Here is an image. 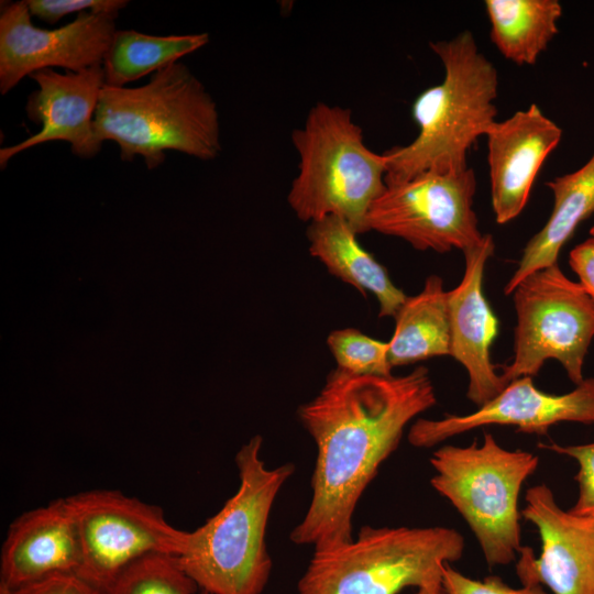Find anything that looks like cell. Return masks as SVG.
<instances>
[{"label": "cell", "mask_w": 594, "mask_h": 594, "mask_svg": "<svg viewBox=\"0 0 594 594\" xmlns=\"http://www.w3.org/2000/svg\"><path fill=\"white\" fill-rule=\"evenodd\" d=\"M437 403L425 366L400 376L353 375L333 370L321 391L298 409L317 448L311 498L292 542L314 551L353 540L356 505L406 426Z\"/></svg>", "instance_id": "1"}, {"label": "cell", "mask_w": 594, "mask_h": 594, "mask_svg": "<svg viewBox=\"0 0 594 594\" xmlns=\"http://www.w3.org/2000/svg\"><path fill=\"white\" fill-rule=\"evenodd\" d=\"M429 45L443 64L444 77L413 103L419 128L415 140L385 152L386 185L428 170H465L469 150L496 121L497 70L479 51L473 34L463 31Z\"/></svg>", "instance_id": "2"}, {"label": "cell", "mask_w": 594, "mask_h": 594, "mask_svg": "<svg viewBox=\"0 0 594 594\" xmlns=\"http://www.w3.org/2000/svg\"><path fill=\"white\" fill-rule=\"evenodd\" d=\"M263 438L249 439L235 454L239 487L220 510L188 532L185 552L175 557L201 591L209 594H262L273 562L266 528L274 502L296 466L268 468Z\"/></svg>", "instance_id": "3"}, {"label": "cell", "mask_w": 594, "mask_h": 594, "mask_svg": "<svg viewBox=\"0 0 594 594\" xmlns=\"http://www.w3.org/2000/svg\"><path fill=\"white\" fill-rule=\"evenodd\" d=\"M94 128L99 142L119 145L123 161L141 156L148 169L164 163L168 150L204 161L221 152L217 105L180 62L152 74L144 86L105 85Z\"/></svg>", "instance_id": "4"}, {"label": "cell", "mask_w": 594, "mask_h": 594, "mask_svg": "<svg viewBox=\"0 0 594 594\" xmlns=\"http://www.w3.org/2000/svg\"><path fill=\"white\" fill-rule=\"evenodd\" d=\"M299 172L287 201L302 221L338 217L359 235L371 206L386 188V155L370 150L348 108L315 105L292 134Z\"/></svg>", "instance_id": "5"}, {"label": "cell", "mask_w": 594, "mask_h": 594, "mask_svg": "<svg viewBox=\"0 0 594 594\" xmlns=\"http://www.w3.org/2000/svg\"><path fill=\"white\" fill-rule=\"evenodd\" d=\"M455 529L363 526L352 541L314 554L298 594H398L441 584L447 563L463 556Z\"/></svg>", "instance_id": "6"}, {"label": "cell", "mask_w": 594, "mask_h": 594, "mask_svg": "<svg viewBox=\"0 0 594 594\" xmlns=\"http://www.w3.org/2000/svg\"><path fill=\"white\" fill-rule=\"evenodd\" d=\"M429 462L430 485L462 516L490 568L515 562L521 548L519 494L539 464L536 454L508 450L485 432L481 444H447Z\"/></svg>", "instance_id": "7"}, {"label": "cell", "mask_w": 594, "mask_h": 594, "mask_svg": "<svg viewBox=\"0 0 594 594\" xmlns=\"http://www.w3.org/2000/svg\"><path fill=\"white\" fill-rule=\"evenodd\" d=\"M512 294L517 324L513 360L502 366L504 383L534 377L546 361L557 360L580 384L594 338V300L558 264L528 275Z\"/></svg>", "instance_id": "8"}, {"label": "cell", "mask_w": 594, "mask_h": 594, "mask_svg": "<svg viewBox=\"0 0 594 594\" xmlns=\"http://www.w3.org/2000/svg\"><path fill=\"white\" fill-rule=\"evenodd\" d=\"M77 525V575L105 594L135 560L151 553L182 556L188 532L172 526L161 507L120 491L92 490L67 497Z\"/></svg>", "instance_id": "9"}, {"label": "cell", "mask_w": 594, "mask_h": 594, "mask_svg": "<svg viewBox=\"0 0 594 594\" xmlns=\"http://www.w3.org/2000/svg\"><path fill=\"white\" fill-rule=\"evenodd\" d=\"M476 178L462 172H424L406 182L386 185L367 215L369 231L405 240L419 251L438 253L482 244L473 209Z\"/></svg>", "instance_id": "10"}, {"label": "cell", "mask_w": 594, "mask_h": 594, "mask_svg": "<svg viewBox=\"0 0 594 594\" xmlns=\"http://www.w3.org/2000/svg\"><path fill=\"white\" fill-rule=\"evenodd\" d=\"M26 1L2 6L0 14V92L8 94L25 76L63 67L80 72L102 64L114 36L117 15L85 11L54 30L31 21Z\"/></svg>", "instance_id": "11"}, {"label": "cell", "mask_w": 594, "mask_h": 594, "mask_svg": "<svg viewBox=\"0 0 594 594\" xmlns=\"http://www.w3.org/2000/svg\"><path fill=\"white\" fill-rule=\"evenodd\" d=\"M521 516L538 530L541 551L521 546L516 574L521 585L552 594H594V518L562 509L544 483L527 490Z\"/></svg>", "instance_id": "12"}, {"label": "cell", "mask_w": 594, "mask_h": 594, "mask_svg": "<svg viewBox=\"0 0 594 594\" xmlns=\"http://www.w3.org/2000/svg\"><path fill=\"white\" fill-rule=\"evenodd\" d=\"M559 422L594 424V377L584 378L574 389L560 395L538 389L532 377H519L473 413L417 419L407 439L413 447L426 449L490 425L514 426L520 432L546 435Z\"/></svg>", "instance_id": "13"}, {"label": "cell", "mask_w": 594, "mask_h": 594, "mask_svg": "<svg viewBox=\"0 0 594 594\" xmlns=\"http://www.w3.org/2000/svg\"><path fill=\"white\" fill-rule=\"evenodd\" d=\"M30 77L37 89L30 94L25 111L41 130L18 144L2 147L1 167L20 152L51 141L68 142L73 154L80 157L98 154L102 143L96 136L94 117L105 86L102 64L65 74L46 68Z\"/></svg>", "instance_id": "14"}, {"label": "cell", "mask_w": 594, "mask_h": 594, "mask_svg": "<svg viewBox=\"0 0 594 594\" xmlns=\"http://www.w3.org/2000/svg\"><path fill=\"white\" fill-rule=\"evenodd\" d=\"M485 136L492 207L496 222L504 224L525 208L539 169L560 143L562 130L531 103L495 121Z\"/></svg>", "instance_id": "15"}, {"label": "cell", "mask_w": 594, "mask_h": 594, "mask_svg": "<svg viewBox=\"0 0 594 594\" xmlns=\"http://www.w3.org/2000/svg\"><path fill=\"white\" fill-rule=\"evenodd\" d=\"M494 249L493 237L487 233L481 245L465 250L463 277L448 292L450 356L466 370V397L477 407L506 386L491 360L498 320L483 292L485 265Z\"/></svg>", "instance_id": "16"}, {"label": "cell", "mask_w": 594, "mask_h": 594, "mask_svg": "<svg viewBox=\"0 0 594 594\" xmlns=\"http://www.w3.org/2000/svg\"><path fill=\"white\" fill-rule=\"evenodd\" d=\"M81 551L76 519L67 499L28 510L10 525L2 543L0 584L10 590L56 573L77 574Z\"/></svg>", "instance_id": "17"}, {"label": "cell", "mask_w": 594, "mask_h": 594, "mask_svg": "<svg viewBox=\"0 0 594 594\" xmlns=\"http://www.w3.org/2000/svg\"><path fill=\"white\" fill-rule=\"evenodd\" d=\"M310 254L339 279L365 295L373 294L380 317H395L407 295L391 280L386 268L358 241V234L338 217L310 222L307 229Z\"/></svg>", "instance_id": "18"}, {"label": "cell", "mask_w": 594, "mask_h": 594, "mask_svg": "<svg viewBox=\"0 0 594 594\" xmlns=\"http://www.w3.org/2000/svg\"><path fill=\"white\" fill-rule=\"evenodd\" d=\"M546 185L553 195L551 215L525 246L515 273L504 287L505 295H510L528 275L558 264L563 245L579 224L594 213V154L578 170Z\"/></svg>", "instance_id": "19"}, {"label": "cell", "mask_w": 594, "mask_h": 594, "mask_svg": "<svg viewBox=\"0 0 594 594\" xmlns=\"http://www.w3.org/2000/svg\"><path fill=\"white\" fill-rule=\"evenodd\" d=\"M394 318L395 330L388 341L393 369L450 355L448 292L440 276H428L422 290L407 296Z\"/></svg>", "instance_id": "20"}, {"label": "cell", "mask_w": 594, "mask_h": 594, "mask_svg": "<svg viewBox=\"0 0 594 594\" xmlns=\"http://www.w3.org/2000/svg\"><path fill=\"white\" fill-rule=\"evenodd\" d=\"M491 41L518 65H534L554 35L562 7L558 0H486Z\"/></svg>", "instance_id": "21"}, {"label": "cell", "mask_w": 594, "mask_h": 594, "mask_svg": "<svg viewBox=\"0 0 594 594\" xmlns=\"http://www.w3.org/2000/svg\"><path fill=\"white\" fill-rule=\"evenodd\" d=\"M208 41V33L156 36L134 30L117 31L102 62L105 85L124 87L178 62Z\"/></svg>", "instance_id": "22"}, {"label": "cell", "mask_w": 594, "mask_h": 594, "mask_svg": "<svg viewBox=\"0 0 594 594\" xmlns=\"http://www.w3.org/2000/svg\"><path fill=\"white\" fill-rule=\"evenodd\" d=\"M198 588L175 556L151 553L129 564L107 594H196Z\"/></svg>", "instance_id": "23"}, {"label": "cell", "mask_w": 594, "mask_h": 594, "mask_svg": "<svg viewBox=\"0 0 594 594\" xmlns=\"http://www.w3.org/2000/svg\"><path fill=\"white\" fill-rule=\"evenodd\" d=\"M337 369L353 375L392 376L388 342L380 341L358 329H338L327 338Z\"/></svg>", "instance_id": "24"}, {"label": "cell", "mask_w": 594, "mask_h": 594, "mask_svg": "<svg viewBox=\"0 0 594 594\" xmlns=\"http://www.w3.org/2000/svg\"><path fill=\"white\" fill-rule=\"evenodd\" d=\"M537 447L576 461L579 470L574 479L578 483V498L569 510L594 518V442L571 446L539 442Z\"/></svg>", "instance_id": "25"}, {"label": "cell", "mask_w": 594, "mask_h": 594, "mask_svg": "<svg viewBox=\"0 0 594 594\" xmlns=\"http://www.w3.org/2000/svg\"><path fill=\"white\" fill-rule=\"evenodd\" d=\"M441 584L447 594H549L541 585L512 587L496 575H488L483 580L472 579L450 563L443 566Z\"/></svg>", "instance_id": "26"}, {"label": "cell", "mask_w": 594, "mask_h": 594, "mask_svg": "<svg viewBox=\"0 0 594 594\" xmlns=\"http://www.w3.org/2000/svg\"><path fill=\"white\" fill-rule=\"evenodd\" d=\"M32 16L54 24L63 16L75 12L94 11L118 16L127 7L125 0H26Z\"/></svg>", "instance_id": "27"}, {"label": "cell", "mask_w": 594, "mask_h": 594, "mask_svg": "<svg viewBox=\"0 0 594 594\" xmlns=\"http://www.w3.org/2000/svg\"><path fill=\"white\" fill-rule=\"evenodd\" d=\"M11 592L12 594H105L75 573L52 574Z\"/></svg>", "instance_id": "28"}, {"label": "cell", "mask_w": 594, "mask_h": 594, "mask_svg": "<svg viewBox=\"0 0 594 594\" xmlns=\"http://www.w3.org/2000/svg\"><path fill=\"white\" fill-rule=\"evenodd\" d=\"M569 264L579 283L594 300V238L578 244L569 254Z\"/></svg>", "instance_id": "29"}, {"label": "cell", "mask_w": 594, "mask_h": 594, "mask_svg": "<svg viewBox=\"0 0 594 594\" xmlns=\"http://www.w3.org/2000/svg\"><path fill=\"white\" fill-rule=\"evenodd\" d=\"M413 594H447V592L444 591L442 584H439L436 586L419 588Z\"/></svg>", "instance_id": "30"}, {"label": "cell", "mask_w": 594, "mask_h": 594, "mask_svg": "<svg viewBox=\"0 0 594 594\" xmlns=\"http://www.w3.org/2000/svg\"><path fill=\"white\" fill-rule=\"evenodd\" d=\"M0 594H12L11 590L3 584H0Z\"/></svg>", "instance_id": "31"}, {"label": "cell", "mask_w": 594, "mask_h": 594, "mask_svg": "<svg viewBox=\"0 0 594 594\" xmlns=\"http://www.w3.org/2000/svg\"><path fill=\"white\" fill-rule=\"evenodd\" d=\"M590 234L592 235V238H594V226L591 228Z\"/></svg>", "instance_id": "32"}, {"label": "cell", "mask_w": 594, "mask_h": 594, "mask_svg": "<svg viewBox=\"0 0 594 594\" xmlns=\"http://www.w3.org/2000/svg\"><path fill=\"white\" fill-rule=\"evenodd\" d=\"M199 594H209V593H207V592H205V591H201Z\"/></svg>", "instance_id": "33"}]
</instances>
